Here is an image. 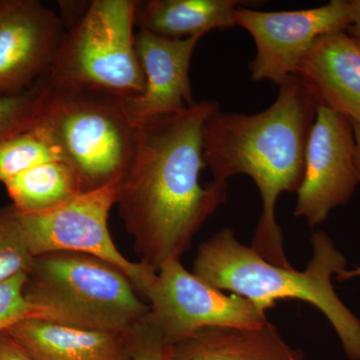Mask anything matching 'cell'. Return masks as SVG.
<instances>
[{
    "label": "cell",
    "instance_id": "6da1fadb",
    "mask_svg": "<svg viewBox=\"0 0 360 360\" xmlns=\"http://www.w3.org/2000/svg\"><path fill=\"white\" fill-rule=\"evenodd\" d=\"M219 108L215 101H202L136 127L134 158L116 205L141 262L156 270L180 259L226 201L227 182L200 184L203 130Z\"/></svg>",
    "mask_w": 360,
    "mask_h": 360
},
{
    "label": "cell",
    "instance_id": "7a4b0ae2",
    "mask_svg": "<svg viewBox=\"0 0 360 360\" xmlns=\"http://www.w3.org/2000/svg\"><path fill=\"white\" fill-rule=\"evenodd\" d=\"M317 104L295 75L279 86L276 101L255 115L224 112L208 118L203 130V158L213 180L227 182L248 175L259 191L262 212L251 248L279 266L291 267L277 224L276 201L297 193L304 176L305 155Z\"/></svg>",
    "mask_w": 360,
    "mask_h": 360
},
{
    "label": "cell",
    "instance_id": "3957f363",
    "mask_svg": "<svg viewBox=\"0 0 360 360\" xmlns=\"http://www.w3.org/2000/svg\"><path fill=\"white\" fill-rule=\"evenodd\" d=\"M312 255L298 271L265 259L251 246L239 243L234 231L224 229L200 246L193 272L217 290L250 300L266 312L278 300L309 303L330 322L350 360H360V321L338 297L333 277L347 269V260L323 231L311 238Z\"/></svg>",
    "mask_w": 360,
    "mask_h": 360
},
{
    "label": "cell",
    "instance_id": "277c9868",
    "mask_svg": "<svg viewBox=\"0 0 360 360\" xmlns=\"http://www.w3.org/2000/svg\"><path fill=\"white\" fill-rule=\"evenodd\" d=\"M23 293L39 319L120 335L150 310L122 270L84 253L35 257Z\"/></svg>",
    "mask_w": 360,
    "mask_h": 360
},
{
    "label": "cell",
    "instance_id": "5b68a950",
    "mask_svg": "<svg viewBox=\"0 0 360 360\" xmlns=\"http://www.w3.org/2000/svg\"><path fill=\"white\" fill-rule=\"evenodd\" d=\"M34 129L77 172L84 193L122 181L134 158L136 127L123 99L101 92L51 85Z\"/></svg>",
    "mask_w": 360,
    "mask_h": 360
},
{
    "label": "cell",
    "instance_id": "8992f818",
    "mask_svg": "<svg viewBox=\"0 0 360 360\" xmlns=\"http://www.w3.org/2000/svg\"><path fill=\"white\" fill-rule=\"evenodd\" d=\"M134 0H92L66 26L49 70L58 89L90 90L117 98L141 96L144 75L135 49Z\"/></svg>",
    "mask_w": 360,
    "mask_h": 360
},
{
    "label": "cell",
    "instance_id": "52a82bcc",
    "mask_svg": "<svg viewBox=\"0 0 360 360\" xmlns=\"http://www.w3.org/2000/svg\"><path fill=\"white\" fill-rule=\"evenodd\" d=\"M120 182L87 191L51 212H20L28 245L34 257L58 251L84 253L122 270L139 295H146L158 270L123 257L108 229L111 208L116 205Z\"/></svg>",
    "mask_w": 360,
    "mask_h": 360
},
{
    "label": "cell",
    "instance_id": "ba28073f",
    "mask_svg": "<svg viewBox=\"0 0 360 360\" xmlns=\"http://www.w3.org/2000/svg\"><path fill=\"white\" fill-rule=\"evenodd\" d=\"M144 297L170 345L206 328H258L269 321L266 312L250 300L217 290L188 271L180 259L161 265Z\"/></svg>",
    "mask_w": 360,
    "mask_h": 360
},
{
    "label": "cell",
    "instance_id": "9c48e42d",
    "mask_svg": "<svg viewBox=\"0 0 360 360\" xmlns=\"http://www.w3.org/2000/svg\"><path fill=\"white\" fill-rule=\"evenodd\" d=\"M236 26L255 40L250 65L255 82L269 80L281 86L295 75L303 58L319 37L347 32L354 18L352 0H331L315 8L288 11H258L238 7Z\"/></svg>",
    "mask_w": 360,
    "mask_h": 360
},
{
    "label": "cell",
    "instance_id": "30bf717a",
    "mask_svg": "<svg viewBox=\"0 0 360 360\" xmlns=\"http://www.w3.org/2000/svg\"><path fill=\"white\" fill-rule=\"evenodd\" d=\"M354 158L352 122L335 110L317 106L295 217H304L314 227L323 224L335 208L347 205L359 184Z\"/></svg>",
    "mask_w": 360,
    "mask_h": 360
},
{
    "label": "cell",
    "instance_id": "8fae6325",
    "mask_svg": "<svg viewBox=\"0 0 360 360\" xmlns=\"http://www.w3.org/2000/svg\"><path fill=\"white\" fill-rule=\"evenodd\" d=\"M65 30L61 16L39 0H0V97L49 75Z\"/></svg>",
    "mask_w": 360,
    "mask_h": 360
},
{
    "label": "cell",
    "instance_id": "7c38bea8",
    "mask_svg": "<svg viewBox=\"0 0 360 360\" xmlns=\"http://www.w3.org/2000/svg\"><path fill=\"white\" fill-rule=\"evenodd\" d=\"M200 37L168 39L139 28L135 49L144 75L141 96L123 101L134 127L150 118L172 115L195 104L189 70Z\"/></svg>",
    "mask_w": 360,
    "mask_h": 360
},
{
    "label": "cell",
    "instance_id": "4fadbf2b",
    "mask_svg": "<svg viewBox=\"0 0 360 360\" xmlns=\"http://www.w3.org/2000/svg\"><path fill=\"white\" fill-rule=\"evenodd\" d=\"M295 77L309 90L317 106L360 125V37L347 32L319 37Z\"/></svg>",
    "mask_w": 360,
    "mask_h": 360
},
{
    "label": "cell",
    "instance_id": "5bb4252c",
    "mask_svg": "<svg viewBox=\"0 0 360 360\" xmlns=\"http://www.w3.org/2000/svg\"><path fill=\"white\" fill-rule=\"evenodd\" d=\"M34 360H131L123 335L70 328L39 319L7 329Z\"/></svg>",
    "mask_w": 360,
    "mask_h": 360
},
{
    "label": "cell",
    "instance_id": "9a60e30c",
    "mask_svg": "<svg viewBox=\"0 0 360 360\" xmlns=\"http://www.w3.org/2000/svg\"><path fill=\"white\" fill-rule=\"evenodd\" d=\"M172 360H305L269 321L258 328H206L172 345Z\"/></svg>",
    "mask_w": 360,
    "mask_h": 360
},
{
    "label": "cell",
    "instance_id": "2e32d148",
    "mask_svg": "<svg viewBox=\"0 0 360 360\" xmlns=\"http://www.w3.org/2000/svg\"><path fill=\"white\" fill-rule=\"evenodd\" d=\"M255 2L243 0H148L137 1L135 25L168 39L205 37L236 26V9Z\"/></svg>",
    "mask_w": 360,
    "mask_h": 360
},
{
    "label": "cell",
    "instance_id": "e0dca14e",
    "mask_svg": "<svg viewBox=\"0 0 360 360\" xmlns=\"http://www.w3.org/2000/svg\"><path fill=\"white\" fill-rule=\"evenodd\" d=\"M4 186L14 207L25 214L51 212L84 193L77 172L63 160L30 168Z\"/></svg>",
    "mask_w": 360,
    "mask_h": 360
},
{
    "label": "cell",
    "instance_id": "ac0fdd59",
    "mask_svg": "<svg viewBox=\"0 0 360 360\" xmlns=\"http://www.w3.org/2000/svg\"><path fill=\"white\" fill-rule=\"evenodd\" d=\"M61 160L46 139L33 127L0 141V182L6 184L42 163Z\"/></svg>",
    "mask_w": 360,
    "mask_h": 360
},
{
    "label": "cell",
    "instance_id": "d6986e66",
    "mask_svg": "<svg viewBox=\"0 0 360 360\" xmlns=\"http://www.w3.org/2000/svg\"><path fill=\"white\" fill-rule=\"evenodd\" d=\"M51 87L46 77L22 94L0 97V141L35 127L44 112Z\"/></svg>",
    "mask_w": 360,
    "mask_h": 360
},
{
    "label": "cell",
    "instance_id": "ffe728a7",
    "mask_svg": "<svg viewBox=\"0 0 360 360\" xmlns=\"http://www.w3.org/2000/svg\"><path fill=\"white\" fill-rule=\"evenodd\" d=\"M34 258L18 210L13 205L0 208V283L28 274Z\"/></svg>",
    "mask_w": 360,
    "mask_h": 360
},
{
    "label": "cell",
    "instance_id": "44dd1931",
    "mask_svg": "<svg viewBox=\"0 0 360 360\" xmlns=\"http://www.w3.org/2000/svg\"><path fill=\"white\" fill-rule=\"evenodd\" d=\"M123 338L131 360H172V345L149 312L123 333Z\"/></svg>",
    "mask_w": 360,
    "mask_h": 360
},
{
    "label": "cell",
    "instance_id": "7402d4cb",
    "mask_svg": "<svg viewBox=\"0 0 360 360\" xmlns=\"http://www.w3.org/2000/svg\"><path fill=\"white\" fill-rule=\"evenodd\" d=\"M27 274H20L0 283V333L18 322L39 319L37 309L25 300V285Z\"/></svg>",
    "mask_w": 360,
    "mask_h": 360
},
{
    "label": "cell",
    "instance_id": "603a6c76",
    "mask_svg": "<svg viewBox=\"0 0 360 360\" xmlns=\"http://www.w3.org/2000/svg\"><path fill=\"white\" fill-rule=\"evenodd\" d=\"M0 360H34L7 331L0 333Z\"/></svg>",
    "mask_w": 360,
    "mask_h": 360
},
{
    "label": "cell",
    "instance_id": "cb8c5ba5",
    "mask_svg": "<svg viewBox=\"0 0 360 360\" xmlns=\"http://www.w3.org/2000/svg\"><path fill=\"white\" fill-rule=\"evenodd\" d=\"M352 6H354V18H352V25L347 32L360 37V0H352Z\"/></svg>",
    "mask_w": 360,
    "mask_h": 360
},
{
    "label": "cell",
    "instance_id": "d4e9b609",
    "mask_svg": "<svg viewBox=\"0 0 360 360\" xmlns=\"http://www.w3.org/2000/svg\"><path fill=\"white\" fill-rule=\"evenodd\" d=\"M355 136V167H356L357 176L360 184V125L352 123Z\"/></svg>",
    "mask_w": 360,
    "mask_h": 360
},
{
    "label": "cell",
    "instance_id": "484cf974",
    "mask_svg": "<svg viewBox=\"0 0 360 360\" xmlns=\"http://www.w3.org/2000/svg\"><path fill=\"white\" fill-rule=\"evenodd\" d=\"M338 278V281H349V279L356 278V277H360V267H354V269H345L338 274V276H335Z\"/></svg>",
    "mask_w": 360,
    "mask_h": 360
}]
</instances>
